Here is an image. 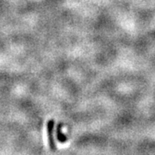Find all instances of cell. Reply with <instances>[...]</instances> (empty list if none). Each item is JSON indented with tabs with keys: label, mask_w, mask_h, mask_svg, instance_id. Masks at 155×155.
Here are the masks:
<instances>
[{
	"label": "cell",
	"mask_w": 155,
	"mask_h": 155,
	"mask_svg": "<svg viewBox=\"0 0 155 155\" xmlns=\"http://www.w3.org/2000/svg\"><path fill=\"white\" fill-rule=\"evenodd\" d=\"M53 127H54V122H50L48 124V135H49V142L50 146H51V148L52 149H55V147H54V140H53Z\"/></svg>",
	"instance_id": "6da1fadb"
}]
</instances>
